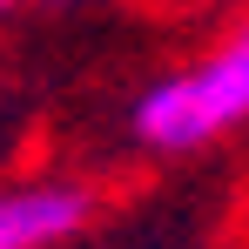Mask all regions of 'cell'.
<instances>
[{
  "instance_id": "6da1fadb",
  "label": "cell",
  "mask_w": 249,
  "mask_h": 249,
  "mask_svg": "<svg viewBox=\"0 0 249 249\" xmlns=\"http://www.w3.org/2000/svg\"><path fill=\"white\" fill-rule=\"evenodd\" d=\"M249 122V14L209 47L202 61L148 81L128 108V135L155 155H189Z\"/></svg>"
},
{
  "instance_id": "7a4b0ae2",
  "label": "cell",
  "mask_w": 249,
  "mask_h": 249,
  "mask_svg": "<svg viewBox=\"0 0 249 249\" xmlns=\"http://www.w3.org/2000/svg\"><path fill=\"white\" fill-rule=\"evenodd\" d=\"M94 196L81 182H20L0 189V249H61L68 236H81Z\"/></svg>"
},
{
  "instance_id": "3957f363",
  "label": "cell",
  "mask_w": 249,
  "mask_h": 249,
  "mask_svg": "<svg viewBox=\"0 0 249 249\" xmlns=\"http://www.w3.org/2000/svg\"><path fill=\"white\" fill-rule=\"evenodd\" d=\"M14 7H20V0H0V20H7V14H14Z\"/></svg>"
},
{
  "instance_id": "277c9868",
  "label": "cell",
  "mask_w": 249,
  "mask_h": 249,
  "mask_svg": "<svg viewBox=\"0 0 249 249\" xmlns=\"http://www.w3.org/2000/svg\"><path fill=\"white\" fill-rule=\"evenodd\" d=\"M47 7H68V0H47Z\"/></svg>"
}]
</instances>
